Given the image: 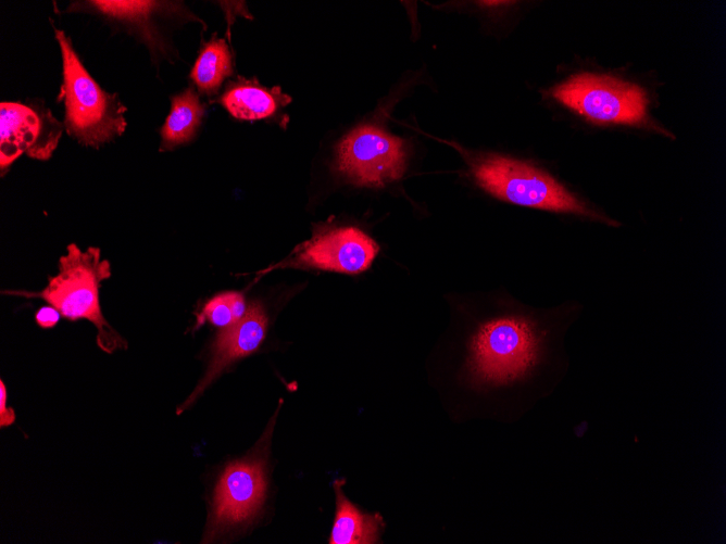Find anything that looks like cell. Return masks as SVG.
Listing matches in <instances>:
<instances>
[{
  "label": "cell",
  "mask_w": 726,
  "mask_h": 544,
  "mask_svg": "<svg viewBox=\"0 0 726 544\" xmlns=\"http://www.w3.org/2000/svg\"><path fill=\"white\" fill-rule=\"evenodd\" d=\"M60 315L57 308L49 305L39 308L35 315V319L41 328H52L60 320Z\"/></svg>",
  "instance_id": "cell-16"
},
{
  "label": "cell",
  "mask_w": 726,
  "mask_h": 544,
  "mask_svg": "<svg viewBox=\"0 0 726 544\" xmlns=\"http://www.w3.org/2000/svg\"><path fill=\"white\" fill-rule=\"evenodd\" d=\"M265 492L264 461L251 458L228 465L215 489L210 534L249 522L260 510Z\"/></svg>",
  "instance_id": "cell-9"
},
{
  "label": "cell",
  "mask_w": 726,
  "mask_h": 544,
  "mask_svg": "<svg viewBox=\"0 0 726 544\" xmlns=\"http://www.w3.org/2000/svg\"><path fill=\"white\" fill-rule=\"evenodd\" d=\"M246 312L243 294L229 291L212 298L204 305L201 317L214 326L227 327L239 321Z\"/></svg>",
  "instance_id": "cell-15"
},
{
  "label": "cell",
  "mask_w": 726,
  "mask_h": 544,
  "mask_svg": "<svg viewBox=\"0 0 726 544\" xmlns=\"http://www.w3.org/2000/svg\"><path fill=\"white\" fill-rule=\"evenodd\" d=\"M233 72L231 55L224 39H211L200 51L190 73L201 92H216Z\"/></svg>",
  "instance_id": "cell-14"
},
{
  "label": "cell",
  "mask_w": 726,
  "mask_h": 544,
  "mask_svg": "<svg viewBox=\"0 0 726 544\" xmlns=\"http://www.w3.org/2000/svg\"><path fill=\"white\" fill-rule=\"evenodd\" d=\"M63 60L61 97L67 132L85 146L99 147L124 132L126 107L116 93L104 91L89 75L71 40L55 29Z\"/></svg>",
  "instance_id": "cell-4"
},
{
  "label": "cell",
  "mask_w": 726,
  "mask_h": 544,
  "mask_svg": "<svg viewBox=\"0 0 726 544\" xmlns=\"http://www.w3.org/2000/svg\"><path fill=\"white\" fill-rule=\"evenodd\" d=\"M266 324L263 306L255 301L250 304L239 321L225 327L213 344L211 362L205 376L179 410L192 404L233 362L253 353L265 338Z\"/></svg>",
  "instance_id": "cell-10"
},
{
  "label": "cell",
  "mask_w": 726,
  "mask_h": 544,
  "mask_svg": "<svg viewBox=\"0 0 726 544\" xmlns=\"http://www.w3.org/2000/svg\"><path fill=\"white\" fill-rule=\"evenodd\" d=\"M550 94L594 124L636 126L648 119L646 91L610 75L576 74L554 86Z\"/></svg>",
  "instance_id": "cell-5"
},
{
  "label": "cell",
  "mask_w": 726,
  "mask_h": 544,
  "mask_svg": "<svg viewBox=\"0 0 726 544\" xmlns=\"http://www.w3.org/2000/svg\"><path fill=\"white\" fill-rule=\"evenodd\" d=\"M15 420V413L12 408L7 407V389L3 381H0V426L5 427L13 423Z\"/></svg>",
  "instance_id": "cell-17"
},
{
  "label": "cell",
  "mask_w": 726,
  "mask_h": 544,
  "mask_svg": "<svg viewBox=\"0 0 726 544\" xmlns=\"http://www.w3.org/2000/svg\"><path fill=\"white\" fill-rule=\"evenodd\" d=\"M204 106L192 88L172 98L171 112L161 130V150L190 141L202 121Z\"/></svg>",
  "instance_id": "cell-12"
},
{
  "label": "cell",
  "mask_w": 726,
  "mask_h": 544,
  "mask_svg": "<svg viewBox=\"0 0 726 544\" xmlns=\"http://www.w3.org/2000/svg\"><path fill=\"white\" fill-rule=\"evenodd\" d=\"M345 481L336 480V513L329 544H375L379 543L384 521L379 514H367L355 506L346 496Z\"/></svg>",
  "instance_id": "cell-11"
},
{
  "label": "cell",
  "mask_w": 726,
  "mask_h": 544,
  "mask_svg": "<svg viewBox=\"0 0 726 544\" xmlns=\"http://www.w3.org/2000/svg\"><path fill=\"white\" fill-rule=\"evenodd\" d=\"M378 250L377 243L361 229L339 227L314 236L293 256L272 268H316L359 274L372 265Z\"/></svg>",
  "instance_id": "cell-7"
},
{
  "label": "cell",
  "mask_w": 726,
  "mask_h": 544,
  "mask_svg": "<svg viewBox=\"0 0 726 544\" xmlns=\"http://www.w3.org/2000/svg\"><path fill=\"white\" fill-rule=\"evenodd\" d=\"M0 163L3 170L22 153L48 160L58 146L62 127L45 107L16 102L0 105Z\"/></svg>",
  "instance_id": "cell-8"
},
{
  "label": "cell",
  "mask_w": 726,
  "mask_h": 544,
  "mask_svg": "<svg viewBox=\"0 0 726 544\" xmlns=\"http://www.w3.org/2000/svg\"><path fill=\"white\" fill-rule=\"evenodd\" d=\"M465 159L475 182L500 201L573 215L610 227L621 226L618 220L529 162L495 153L468 154Z\"/></svg>",
  "instance_id": "cell-2"
},
{
  "label": "cell",
  "mask_w": 726,
  "mask_h": 544,
  "mask_svg": "<svg viewBox=\"0 0 726 544\" xmlns=\"http://www.w3.org/2000/svg\"><path fill=\"white\" fill-rule=\"evenodd\" d=\"M405 142L379 127L365 125L339 143L338 169L352 182L381 187L402 177L406 166Z\"/></svg>",
  "instance_id": "cell-6"
},
{
  "label": "cell",
  "mask_w": 726,
  "mask_h": 544,
  "mask_svg": "<svg viewBox=\"0 0 726 544\" xmlns=\"http://www.w3.org/2000/svg\"><path fill=\"white\" fill-rule=\"evenodd\" d=\"M221 102L234 117L253 121L273 115L279 98L274 91L243 80L228 88Z\"/></svg>",
  "instance_id": "cell-13"
},
{
  "label": "cell",
  "mask_w": 726,
  "mask_h": 544,
  "mask_svg": "<svg viewBox=\"0 0 726 544\" xmlns=\"http://www.w3.org/2000/svg\"><path fill=\"white\" fill-rule=\"evenodd\" d=\"M583 312L576 300L538 308L504 292L475 299L460 330L458 390L445 401L450 418L502 423L523 418L565 378V338Z\"/></svg>",
  "instance_id": "cell-1"
},
{
  "label": "cell",
  "mask_w": 726,
  "mask_h": 544,
  "mask_svg": "<svg viewBox=\"0 0 726 544\" xmlns=\"http://www.w3.org/2000/svg\"><path fill=\"white\" fill-rule=\"evenodd\" d=\"M111 277V265L101 257L98 248L82 251L76 244L66 246V253L59 260V271L48 278V284L40 292L8 291L9 294L38 296L57 308L71 320L87 319L98 330L99 347L112 353L125 349V340L104 319L100 303L101 282Z\"/></svg>",
  "instance_id": "cell-3"
}]
</instances>
